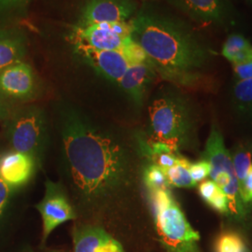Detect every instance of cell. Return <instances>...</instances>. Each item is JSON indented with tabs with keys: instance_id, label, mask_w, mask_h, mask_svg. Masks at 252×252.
<instances>
[{
	"instance_id": "6da1fadb",
	"label": "cell",
	"mask_w": 252,
	"mask_h": 252,
	"mask_svg": "<svg viewBox=\"0 0 252 252\" xmlns=\"http://www.w3.org/2000/svg\"><path fill=\"white\" fill-rule=\"evenodd\" d=\"M63 165L84 205L98 207L117 198L129 178V156L117 135L68 113L61 128Z\"/></svg>"
},
{
	"instance_id": "7a4b0ae2",
	"label": "cell",
	"mask_w": 252,
	"mask_h": 252,
	"mask_svg": "<svg viewBox=\"0 0 252 252\" xmlns=\"http://www.w3.org/2000/svg\"><path fill=\"white\" fill-rule=\"evenodd\" d=\"M132 38L162 80L186 88H207L213 51L178 19L143 10L130 20Z\"/></svg>"
},
{
	"instance_id": "3957f363",
	"label": "cell",
	"mask_w": 252,
	"mask_h": 252,
	"mask_svg": "<svg viewBox=\"0 0 252 252\" xmlns=\"http://www.w3.org/2000/svg\"><path fill=\"white\" fill-rule=\"evenodd\" d=\"M152 136L149 142L166 145L178 153L188 143L192 131L193 115L189 102L177 94H163L149 108Z\"/></svg>"
},
{
	"instance_id": "277c9868",
	"label": "cell",
	"mask_w": 252,
	"mask_h": 252,
	"mask_svg": "<svg viewBox=\"0 0 252 252\" xmlns=\"http://www.w3.org/2000/svg\"><path fill=\"white\" fill-rule=\"evenodd\" d=\"M132 30L130 20L88 27L76 25L72 27L69 36L72 44H82L95 50L115 51L125 54L132 64L148 62L144 51L132 38Z\"/></svg>"
},
{
	"instance_id": "5b68a950",
	"label": "cell",
	"mask_w": 252,
	"mask_h": 252,
	"mask_svg": "<svg viewBox=\"0 0 252 252\" xmlns=\"http://www.w3.org/2000/svg\"><path fill=\"white\" fill-rule=\"evenodd\" d=\"M7 134L13 151L36 159L43 151L47 135L42 110L36 107L20 109L10 118Z\"/></svg>"
},
{
	"instance_id": "8992f818",
	"label": "cell",
	"mask_w": 252,
	"mask_h": 252,
	"mask_svg": "<svg viewBox=\"0 0 252 252\" xmlns=\"http://www.w3.org/2000/svg\"><path fill=\"white\" fill-rule=\"evenodd\" d=\"M162 246L169 252H198L200 234L189 224L180 206L171 205L153 216Z\"/></svg>"
},
{
	"instance_id": "52a82bcc",
	"label": "cell",
	"mask_w": 252,
	"mask_h": 252,
	"mask_svg": "<svg viewBox=\"0 0 252 252\" xmlns=\"http://www.w3.org/2000/svg\"><path fill=\"white\" fill-rule=\"evenodd\" d=\"M201 27H228L235 23V12L229 0H168Z\"/></svg>"
},
{
	"instance_id": "ba28073f",
	"label": "cell",
	"mask_w": 252,
	"mask_h": 252,
	"mask_svg": "<svg viewBox=\"0 0 252 252\" xmlns=\"http://www.w3.org/2000/svg\"><path fill=\"white\" fill-rule=\"evenodd\" d=\"M36 207L42 218L44 241L56 227L76 218L74 208L63 189L52 181L46 182L45 196Z\"/></svg>"
},
{
	"instance_id": "9c48e42d",
	"label": "cell",
	"mask_w": 252,
	"mask_h": 252,
	"mask_svg": "<svg viewBox=\"0 0 252 252\" xmlns=\"http://www.w3.org/2000/svg\"><path fill=\"white\" fill-rule=\"evenodd\" d=\"M135 3L132 0H89L81 9L77 26L127 22L135 13Z\"/></svg>"
},
{
	"instance_id": "30bf717a",
	"label": "cell",
	"mask_w": 252,
	"mask_h": 252,
	"mask_svg": "<svg viewBox=\"0 0 252 252\" xmlns=\"http://www.w3.org/2000/svg\"><path fill=\"white\" fill-rule=\"evenodd\" d=\"M37 82L32 66L23 61L0 71V95L3 98L27 101L36 94Z\"/></svg>"
},
{
	"instance_id": "8fae6325",
	"label": "cell",
	"mask_w": 252,
	"mask_h": 252,
	"mask_svg": "<svg viewBox=\"0 0 252 252\" xmlns=\"http://www.w3.org/2000/svg\"><path fill=\"white\" fill-rule=\"evenodd\" d=\"M75 52L96 72L118 83L132 65L125 54L115 51L95 50L82 44H73Z\"/></svg>"
},
{
	"instance_id": "7c38bea8",
	"label": "cell",
	"mask_w": 252,
	"mask_h": 252,
	"mask_svg": "<svg viewBox=\"0 0 252 252\" xmlns=\"http://www.w3.org/2000/svg\"><path fill=\"white\" fill-rule=\"evenodd\" d=\"M36 159L31 155L9 152L0 156V178L11 189L27 184L34 175Z\"/></svg>"
},
{
	"instance_id": "4fadbf2b",
	"label": "cell",
	"mask_w": 252,
	"mask_h": 252,
	"mask_svg": "<svg viewBox=\"0 0 252 252\" xmlns=\"http://www.w3.org/2000/svg\"><path fill=\"white\" fill-rule=\"evenodd\" d=\"M156 76L157 73L149 62L135 63L127 69L118 84L136 105L140 106Z\"/></svg>"
},
{
	"instance_id": "5bb4252c",
	"label": "cell",
	"mask_w": 252,
	"mask_h": 252,
	"mask_svg": "<svg viewBox=\"0 0 252 252\" xmlns=\"http://www.w3.org/2000/svg\"><path fill=\"white\" fill-rule=\"evenodd\" d=\"M74 252H125L112 236L94 226L80 228L74 234Z\"/></svg>"
},
{
	"instance_id": "9a60e30c",
	"label": "cell",
	"mask_w": 252,
	"mask_h": 252,
	"mask_svg": "<svg viewBox=\"0 0 252 252\" xmlns=\"http://www.w3.org/2000/svg\"><path fill=\"white\" fill-rule=\"evenodd\" d=\"M27 52V36L22 31L0 29V71L22 61Z\"/></svg>"
},
{
	"instance_id": "2e32d148",
	"label": "cell",
	"mask_w": 252,
	"mask_h": 252,
	"mask_svg": "<svg viewBox=\"0 0 252 252\" xmlns=\"http://www.w3.org/2000/svg\"><path fill=\"white\" fill-rule=\"evenodd\" d=\"M221 55L232 64L243 63L252 58V44L242 35L232 34L222 46Z\"/></svg>"
},
{
	"instance_id": "e0dca14e",
	"label": "cell",
	"mask_w": 252,
	"mask_h": 252,
	"mask_svg": "<svg viewBox=\"0 0 252 252\" xmlns=\"http://www.w3.org/2000/svg\"><path fill=\"white\" fill-rule=\"evenodd\" d=\"M189 164L190 162L189 160L180 157L178 163H176L174 166L163 169L167 181L171 187L189 189L196 186V183L189 175Z\"/></svg>"
},
{
	"instance_id": "ac0fdd59",
	"label": "cell",
	"mask_w": 252,
	"mask_h": 252,
	"mask_svg": "<svg viewBox=\"0 0 252 252\" xmlns=\"http://www.w3.org/2000/svg\"><path fill=\"white\" fill-rule=\"evenodd\" d=\"M214 252H250L243 236L234 231H224L214 242Z\"/></svg>"
},
{
	"instance_id": "d6986e66",
	"label": "cell",
	"mask_w": 252,
	"mask_h": 252,
	"mask_svg": "<svg viewBox=\"0 0 252 252\" xmlns=\"http://www.w3.org/2000/svg\"><path fill=\"white\" fill-rule=\"evenodd\" d=\"M233 97L238 110L252 114V78L234 82Z\"/></svg>"
},
{
	"instance_id": "ffe728a7",
	"label": "cell",
	"mask_w": 252,
	"mask_h": 252,
	"mask_svg": "<svg viewBox=\"0 0 252 252\" xmlns=\"http://www.w3.org/2000/svg\"><path fill=\"white\" fill-rule=\"evenodd\" d=\"M143 180L148 190L170 189L171 187L167 181L163 169L154 163L146 167L143 174Z\"/></svg>"
},
{
	"instance_id": "44dd1931",
	"label": "cell",
	"mask_w": 252,
	"mask_h": 252,
	"mask_svg": "<svg viewBox=\"0 0 252 252\" xmlns=\"http://www.w3.org/2000/svg\"><path fill=\"white\" fill-rule=\"evenodd\" d=\"M252 152L245 149L240 148L236 151L232 158L233 164H234V173L236 179L238 180L239 187L242 185L244 180L246 179L249 169L252 165Z\"/></svg>"
},
{
	"instance_id": "7402d4cb",
	"label": "cell",
	"mask_w": 252,
	"mask_h": 252,
	"mask_svg": "<svg viewBox=\"0 0 252 252\" xmlns=\"http://www.w3.org/2000/svg\"><path fill=\"white\" fill-rule=\"evenodd\" d=\"M149 201L153 216H155L158 212L171 205L175 200L170 189H153L149 190Z\"/></svg>"
},
{
	"instance_id": "603a6c76",
	"label": "cell",
	"mask_w": 252,
	"mask_h": 252,
	"mask_svg": "<svg viewBox=\"0 0 252 252\" xmlns=\"http://www.w3.org/2000/svg\"><path fill=\"white\" fill-rule=\"evenodd\" d=\"M189 172L190 178L197 184L198 182L207 180L209 177L210 165L206 160L202 159L199 162H190Z\"/></svg>"
},
{
	"instance_id": "cb8c5ba5",
	"label": "cell",
	"mask_w": 252,
	"mask_h": 252,
	"mask_svg": "<svg viewBox=\"0 0 252 252\" xmlns=\"http://www.w3.org/2000/svg\"><path fill=\"white\" fill-rule=\"evenodd\" d=\"M30 0H0V19L6 18L25 8Z\"/></svg>"
},
{
	"instance_id": "d4e9b609",
	"label": "cell",
	"mask_w": 252,
	"mask_h": 252,
	"mask_svg": "<svg viewBox=\"0 0 252 252\" xmlns=\"http://www.w3.org/2000/svg\"><path fill=\"white\" fill-rule=\"evenodd\" d=\"M207 204L215 209L217 212L220 214H229V205H228V199L225 193L222 191V189L218 187L216 192L213 194V196L207 202Z\"/></svg>"
},
{
	"instance_id": "484cf974",
	"label": "cell",
	"mask_w": 252,
	"mask_h": 252,
	"mask_svg": "<svg viewBox=\"0 0 252 252\" xmlns=\"http://www.w3.org/2000/svg\"><path fill=\"white\" fill-rule=\"evenodd\" d=\"M239 193L244 207L250 206L252 203V164L242 185L239 187Z\"/></svg>"
},
{
	"instance_id": "4316f807",
	"label": "cell",
	"mask_w": 252,
	"mask_h": 252,
	"mask_svg": "<svg viewBox=\"0 0 252 252\" xmlns=\"http://www.w3.org/2000/svg\"><path fill=\"white\" fill-rule=\"evenodd\" d=\"M235 81H244L252 78V58L243 63L233 64Z\"/></svg>"
},
{
	"instance_id": "83f0119b",
	"label": "cell",
	"mask_w": 252,
	"mask_h": 252,
	"mask_svg": "<svg viewBox=\"0 0 252 252\" xmlns=\"http://www.w3.org/2000/svg\"><path fill=\"white\" fill-rule=\"evenodd\" d=\"M218 186L216 183L211 180H204L200 182V185L198 186L199 193L206 202L213 196V194L216 192Z\"/></svg>"
},
{
	"instance_id": "f1b7e54d",
	"label": "cell",
	"mask_w": 252,
	"mask_h": 252,
	"mask_svg": "<svg viewBox=\"0 0 252 252\" xmlns=\"http://www.w3.org/2000/svg\"><path fill=\"white\" fill-rule=\"evenodd\" d=\"M11 188L0 178V216L7 206Z\"/></svg>"
},
{
	"instance_id": "f546056e",
	"label": "cell",
	"mask_w": 252,
	"mask_h": 252,
	"mask_svg": "<svg viewBox=\"0 0 252 252\" xmlns=\"http://www.w3.org/2000/svg\"><path fill=\"white\" fill-rule=\"evenodd\" d=\"M7 115V108L4 103V98L0 95V121L6 117Z\"/></svg>"
},
{
	"instance_id": "4dcf8cb0",
	"label": "cell",
	"mask_w": 252,
	"mask_h": 252,
	"mask_svg": "<svg viewBox=\"0 0 252 252\" xmlns=\"http://www.w3.org/2000/svg\"><path fill=\"white\" fill-rule=\"evenodd\" d=\"M249 1H250V2H252V0H249Z\"/></svg>"
},
{
	"instance_id": "1f68e13d",
	"label": "cell",
	"mask_w": 252,
	"mask_h": 252,
	"mask_svg": "<svg viewBox=\"0 0 252 252\" xmlns=\"http://www.w3.org/2000/svg\"></svg>"
}]
</instances>
